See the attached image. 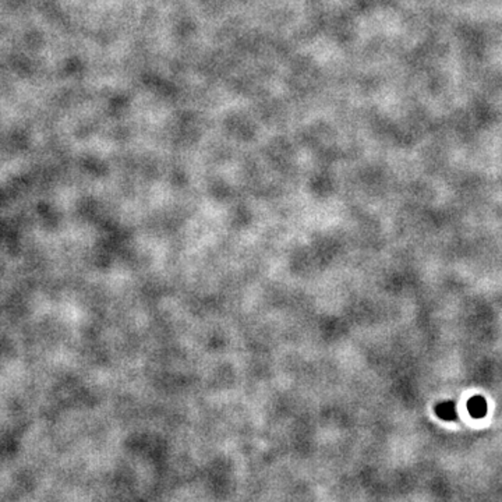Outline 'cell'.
<instances>
[{"label":"cell","instance_id":"cell-1","mask_svg":"<svg viewBox=\"0 0 502 502\" xmlns=\"http://www.w3.org/2000/svg\"><path fill=\"white\" fill-rule=\"evenodd\" d=\"M467 410L470 416L474 418H480L485 416L487 413V402L482 396H473L467 402Z\"/></svg>","mask_w":502,"mask_h":502},{"label":"cell","instance_id":"cell-2","mask_svg":"<svg viewBox=\"0 0 502 502\" xmlns=\"http://www.w3.org/2000/svg\"><path fill=\"white\" fill-rule=\"evenodd\" d=\"M435 413L442 420H455L456 418V409L452 402H443L435 407Z\"/></svg>","mask_w":502,"mask_h":502}]
</instances>
